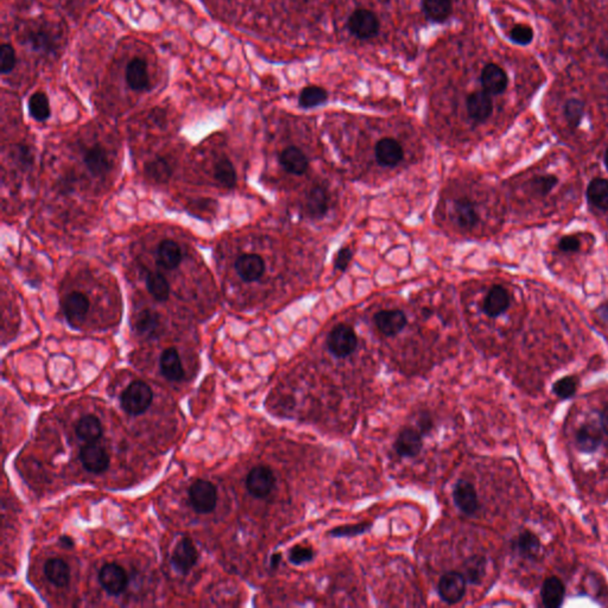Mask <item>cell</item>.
Returning a JSON list of instances; mask_svg holds the SVG:
<instances>
[{
  "label": "cell",
  "mask_w": 608,
  "mask_h": 608,
  "mask_svg": "<svg viewBox=\"0 0 608 608\" xmlns=\"http://www.w3.org/2000/svg\"><path fill=\"white\" fill-rule=\"evenodd\" d=\"M420 427L423 432H430L432 428V420L429 417H422L420 420Z\"/></svg>",
  "instance_id": "obj_50"
},
{
  "label": "cell",
  "mask_w": 608,
  "mask_h": 608,
  "mask_svg": "<svg viewBox=\"0 0 608 608\" xmlns=\"http://www.w3.org/2000/svg\"><path fill=\"white\" fill-rule=\"evenodd\" d=\"M61 545H64V547H73L74 545V542H73L72 538L68 536H62L60 538Z\"/></svg>",
  "instance_id": "obj_52"
},
{
  "label": "cell",
  "mask_w": 608,
  "mask_h": 608,
  "mask_svg": "<svg viewBox=\"0 0 608 608\" xmlns=\"http://www.w3.org/2000/svg\"><path fill=\"white\" fill-rule=\"evenodd\" d=\"M327 347L334 357L347 358L357 349V334L352 327L340 323L329 332Z\"/></svg>",
  "instance_id": "obj_2"
},
{
  "label": "cell",
  "mask_w": 608,
  "mask_h": 608,
  "mask_svg": "<svg viewBox=\"0 0 608 608\" xmlns=\"http://www.w3.org/2000/svg\"><path fill=\"white\" fill-rule=\"evenodd\" d=\"M486 571V559L482 556H473L465 564V578L467 581L477 585L484 578Z\"/></svg>",
  "instance_id": "obj_38"
},
{
  "label": "cell",
  "mask_w": 608,
  "mask_h": 608,
  "mask_svg": "<svg viewBox=\"0 0 608 608\" xmlns=\"http://www.w3.org/2000/svg\"><path fill=\"white\" fill-rule=\"evenodd\" d=\"M601 428L604 430V434L608 435V404L604 406V410L600 413Z\"/></svg>",
  "instance_id": "obj_49"
},
{
  "label": "cell",
  "mask_w": 608,
  "mask_h": 608,
  "mask_svg": "<svg viewBox=\"0 0 608 608\" xmlns=\"http://www.w3.org/2000/svg\"><path fill=\"white\" fill-rule=\"evenodd\" d=\"M599 312H600L601 316H602L604 319L608 320V303L604 304V307H601Z\"/></svg>",
  "instance_id": "obj_54"
},
{
  "label": "cell",
  "mask_w": 608,
  "mask_h": 608,
  "mask_svg": "<svg viewBox=\"0 0 608 608\" xmlns=\"http://www.w3.org/2000/svg\"><path fill=\"white\" fill-rule=\"evenodd\" d=\"M556 183H557V178L556 177L543 176L535 180L533 186L537 192L541 193V194H547V193L550 192L555 187Z\"/></svg>",
  "instance_id": "obj_46"
},
{
  "label": "cell",
  "mask_w": 608,
  "mask_h": 608,
  "mask_svg": "<svg viewBox=\"0 0 608 608\" xmlns=\"http://www.w3.org/2000/svg\"><path fill=\"white\" fill-rule=\"evenodd\" d=\"M578 451L586 454L597 451L602 442V434L594 425H583L578 428L575 436Z\"/></svg>",
  "instance_id": "obj_25"
},
{
  "label": "cell",
  "mask_w": 608,
  "mask_h": 608,
  "mask_svg": "<svg viewBox=\"0 0 608 608\" xmlns=\"http://www.w3.org/2000/svg\"><path fill=\"white\" fill-rule=\"evenodd\" d=\"M580 248V241L578 238L575 237H564L562 241H559V248L564 252L578 251Z\"/></svg>",
  "instance_id": "obj_48"
},
{
  "label": "cell",
  "mask_w": 608,
  "mask_h": 608,
  "mask_svg": "<svg viewBox=\"0 0 608 608\" xmlns=\"http://www.w3.org/2000/svg\"><path fill=\"white\" fill-rule=\"evenodd\" d=\"M370 528H371V524H359V525L341 526V528H336V529L332 530L331 536H355V535H360V533H366V531H367Z\"/></svg>",
  "instance_id": "obj_45"
},
{
  "label": "cell",
  "mask_w": 608,
  "mask_h": 608,
  "mask_svg": "<svg viewBox=\"0 0 608 608\" xmlns=\"http://www.w3.org/2000/svg\"><path fill=\"white\" fill-rule=\"evenodd\" d=\"M481 86L490 95H503L509 85V78L503 68L496 63L485 66L480 75Z\"/></svg>",
  "instance_id": "obj_11"
},
{
  "label": "cell",
  "mask_w": 608,
  "mask_h": 608,
  "mask_svg": "<svg viewBox=\"0 0 608 608\" xmlns=\"http://www.w3.org/2000/svg\"><path fill=\"white\" fill-rule=\"evenodd\" d=\"M352 258H353V251L351 248H341L335 258V269L339 271H345Z\"/></svg>",
  "instance_id": "obj_47"
},
{
  "label": "cell",
  "mask_w": 608,
  "mask_h": 608,
  "mask_svg": "<svg viewBox=\"0 0 608 608\" xmlns=\"http://www.w3.org/2000/svg\"><path fill=\"white\" fill-rule=\"evenodd\" d=\"M188 493L190 505L197 513H209L217 506V488L209 481L196 480L189 487Z\"/></svg>",
  "instance_id": "obj_3"
},
{
  "label": "cell",
  "mask_w": 608,
  "mask_h": 608,
  "mask_svg": "<svg viewBox=\"0 0 608 608\" xmlns=\"http://www.w3.org/2000/svg\"><path fill=\"white\" fill-rule=\"evenodd\" d=\"M236 271L239 277L245 282L252 283L260 281L265 274V262L258 255H243L236 260Z\"/></svg>",
  "instance_id": "obj_14"
},
{
  "label": "cell",
  "mask_w": 608,
  "mask_h": 608,
  "mask_svg": "<svg viewBox=\"0 0 608 608\" xmlns=\"http://www.w3.org/2000/svg\"><path fill=\"white\" fill-rule=\"evenodd\" d=\"M514 549L524 559H535L541 554V541L535 533L525 530L519 533V536L517 537V540L514 542Z\"/></svg>",
  "instance_id": "obj_29"
},
{
  "label": "cell",
  "mask_w": 608,
  "mask_h": 608,
  "mask_svg": "<svg viewBox=\"0 0 608 608\" xmlns=\"http://www.w3.org/2000/svg\"><path fill=\"white\" fill-rule=\"evenodd\" d=\"M135 326V329L142 336L152 338L159 331L161 322H159V317L156 312H151V310H143V312H139L138 316H137Z\"/></svg>",
  "instance_id": "obj_32"
},
{
  "label": "cell",
  "mask_w": 608,
  "mask_h": 608,
  "mask_svg": "<svg viewBox=\"0 0 608 608\" xmlns=\"http://www.w3.org/2000/svg\"><path fill=\"white\" fill-rule=\"evenodd\" d=\"M576 390H578V380L575 377H564L552 385V391L559 399H571L576 394Z\"/></svg>",
  "instance_id": "obj_40"
},
{
  "label": "cell",
  "mask_w": 608,
  "mask_h": 608,
  "mask_svg": "<svg viewBox=\"0 0 608 608\" xmlns=\"http://www.w3.org/2000/svg\"><path fill=\"white\" fill-rule=\"evenodd\" d=\"M159 367L162 375L170 382H181L184 378L183 365L176 348L170 347L163 351L159 359Z\"/></svg>",
  "instance_id": "obj_20"
},
{
  "label": "cell",
  "mask_w": 608,
  "mask_h": 608,
  "mask_svg": "<svg viewBox=\"0 0 608 608\" xmlns=\"http://www.w3.org/2000/svg\"><path fill=\"white\" fill-rule=\"evenodd\" d=\"M16 51L10 44H3L0 48V72L8 74L16 67Z\"/></svg>",
  "instance_id": "obj_43"
},
{
  "label": "cell",
  "mask_w": 608,
  "mask_h": 608,
  "mask_svg": "<svg viewBox=\"0 0 608 608\" xmlns=\"http://www.w3.org/2000/svg\"><path fill=\"white\" fill-rule=\"evenodd\" d=\"M510 305V296L503 286H493L485 297L482 309L490 317H497L506 312Z\"/></svg>",
  "instance_id": "obj_22"
},
{
  "label": "cell",
  "mask_w": 608,
  "mask_h": 608,
  "mask_svg": "<svg viewBox=\"0 0 608 608\" xmlns=\"http://www.w3.org/2000/svg\"><path fill=\"white\" fill-rule=\"evenodd\" d=\"M197 559H199V552L196 550L194 542L188 537H183L177 542L176 547L174 549L171 564L176 571L186 575L188 574L197 564Z\"/></svg>",
  "instance_id": "obj_6"
},
{
  "label": "cell",
  "mask_w": 608,
  "mask_h": 608,
  "mask_svg": "<svg viewBox=\"0 0 608 608\" xmlns=\"http://www.w3.org/2000/svg\"><path fill=\"white\" fill-rule=\"evenodd\" d=\"M375 324L378 331L385 336H394L401 333L406 328L408 319L402 310L390 309V310H382L375 315Z\"/></svg>",
  "instance_id": "obj_12"
},
{
  "label": "cell",
  "mask_w": 608,
  "mask_h": 608,
  "mask_svg": "<svg viewBox=\"0 0 608 608\" xmlns=\"http://www.w3.org/2000/svg\"><path fill=\"white\" fill-rule=\"evenodd\" d=\"M154 399V392L147 383L135 380L128 385L121 396V406L125 413L137 416L145 413Z\"/></svg>",
  "instance_id": "obj_1"
},
{
  "label": "cell",
  "mask_w": 608,
  "mask_h": 608,
  "mask_svg": "<svg viewBox=\"0 0 608 608\" xmlns=\"http://www.w3.org/2000/svg\"><path fill=\"white\" fill-rule=\"evenodd\" d=\"M467 112L475 121H487L493 112V102L491 95L485 90L474 92L467 99Z\"/></svg>",
  "instance_id": "obj_18"
},
{
  "label": "cell",
  "mask_w": 608,
  "mask_h": 608,
  "mask_svg": "<svg viewBox=\"0 0 608 608\" xmlns=\"http://www.w3.org/2000/svg\"><path fill=\"white\" fill-rule=\"evenodd\" d=\"M587 196L590 202L601 210H608V182L602 178H597L590 183L587 189Z\"/></svg>",
  "instance_id": "obj_33"
},
{
  "label": "cell",
  "mask_w": 608,
  "mask_h": 608,
  "mask_svg": "<svg viewBox=\"0 0 608 608\" xmlns=\"http://www.w3.org/2000/svg\"><path fill=\"white\" fill-rule=\"evenodd\" d=\"M585 113V105L578 99H571L568 100L564 107V116L567 119L568 124L576 128L581 123L582 116Z\"/></svg>",
  "instance_id": "obj_41"
},
{
  "label": "cell",
  "mask_w": 608,
  "mask_h": 608,
  "mask_svg": "<svg viewBox=\"0 0 608 608\" xmlns=\"http://www.w3.org/2000/svg\"><path fill=\"white\" fill-rule=\"evenodd\" d=\"M215 180L226 188H233L237 183V174L233 166L232 162L227 158H221L215 163Z\"/></svg>",
  "instance_id": "obj_37"
},
{
  "label": "cell",
  "mask_w": 608,
  "mask_h": 608,
  "mask_svg": "<svg viewBox=\"0 0 608 608\" xmlns=\"http://www.w3.org/2000/svg\"><path fill=\"white\" fill-rule=\"evenodd\" d=\"M80 460L90 473H102L109 466V454L98 442L86 443L80 451Z\"/></svg>",
  "instance_id": "obj_9"
},
{
  "label": "cell",
  "mask_w": 608,
  "mask_h": 608,
  "mask_svg": "<svg viewBox=\"0 0 608 608\" xmlns=\"http://www.w3.org/2000/svg\"><path fill=\"white\" fill-rule=\"evenodd\" d=\"M90 300L85 293L79 291L68 293L62 302V309L68 323L72 326H78L83 322L90 310Z\"/></svg>",
  "instance_id": "obj_10"
},
{
  "label": "cell",
  "mask_w": 608,
  "mask_h": 608,
  "mask_svg": "<svg viewBox=\"0 0 608 608\" xmlns=\"http://www.w3.org/2000/svg\"><path fill=\"white\" fill-rule=\"evenodd\" d=\"M376 159L380 166L394 168L401 164L404 158L402 144L394 138L380 139L375 147Z\"/></svg>",
  "instance_id": "obj_13"
},
{
  "label": "cell",
  "mask_w": 608,
  "mask_h": 608,
  "mask_svg": "<svg viewBox=\"0 0 608 608\" xmlns=\"http://www.w3.org/2000/svg\"><path fill=\"white\" fill-rule=\"evenodd\" d=\"M329 209V195L326 188L315 186L309 190L304 200V210L312 219H321Z\"/></svg>",
  "instance_id": "obj_17"
},
{
  "label": "cell",
  "mask_w": 608,
  "mask_h": 608,
  "mask_svg": "<svg viewBox=\"0 0 608 608\" xmlns=\"http://www.w3.org/2000/svg\"><path fill=\"white\" fill-rule=\"evenodd\" d=\"M147 288L151 296L157 300H166L170 296V286L166 278L158 272L147 274Z\"/></svg>",
  "instance_id": "obj_35"
},
{
  "label": "cell",
  "mask_w": 608,
  "mask_h": 608,
  "mask_svg": "<svg viewBox=\"0 0 608 608\" xmlns=\"http://www.w3.org/2000/svg\"><path fill=\"white\" fill-rule=\"evenodd\" d=\"M125 79L130 88L137 92L147 90L149 87V73H147V64L142 59H133L130 61L126 67Z\"/></svg>",
  "instance_id": "obj_24"
},
{
  "label": "cell",
  "mask_w": 608,
  "mask_h": 608,
  "mask_svg": "<svg viewBox=\"0 0 608 608\" xmlns=\"http://www.w3.org/2000/svg\"><path fill=\"white\" fill-rule=\"evenodd\" d=\"M145 174L150 177L151 180L156 181V182H166L171 175V169L164 159L157 158V159L147 163Z\"/></svg>",
  "instance_id": "obj_39"
},
{
  "label": "cell",
  "mask_w": 608,
  "mask_h": 608,
  "mask_svg": "<svg viewBox=\"0 0 608 608\" xmlns=\"http://www.w3.org/2000/svg\"><path fill=\"white\" fill-rule=\"evenodd\" d=\"M347 28L359 39H370L379 32V20L373 12L358 8L349 17Z\"/></svg>",
  "instance_id": "obj_4"
},
{
  "label": "cell",
  "mask_w": 608,
  "mask_h": 608,
  "mask_svg": "<svg viewBox=\"0 0 608 608\" xmlns=\"http://www.w3.org/2000/svg\"><path fill=\"white\" fill-rule=\"evenodd\" d=\"M453 499L458 510L466 514H474L479 509L477 490L470 481L458 480L454 486Z\"/></svg>",
  "instance_id": "obj_15"
},
{
  "label": "cell",
  "mask_w": 608,
  "mask_h": 608,
  "mask_svg": "<svg viewBox=\"0 0 608 608\" xmlns=\"http://www.w3.org/2000/svg\"><path fill=\"white\" fill-rule=\"evenodd\" d=\"M276 485L274 472L267 466H255L246 478V488L252 496L262 499L267 498Z\"/></svg>",
  "instance_id": "obj_5"
},
{
  "label": "cell",
  "mask_w": 608,
  "mask_h": 608,
  "mask_svg": "<svg viewBox=\"0 0 608 608\" xmlns=\"http://www.w3.org/2000/svg\"><path fill=\"white\" fill-rule=\"evenodd\" d=\"M29 112L35 121H44L49 119L51 109H50L48 97L42 92H37L31 95V98L29 99Z\"/></svg>",
  "instance_id": "obj_36"
},
{
  "label": "cell",
  "mask_w": 608,
  "mask_h": 608,
  "mask_svg": "<svg viewBox=\"0 0 608 608\" xmlns=\"http://www.w3.org/2000/svg\"><path fill=\"white\" fill-rule=\"evenodd\" d=\"M314 555H315L314 550L310 547L297 545L290 550L289 561L295 566H300V564L310 562L314 559Z\"/></svg>",
  "instance_id": "obj_44"
},
{
  "label": "cell",
  "mask_w": 608,
  "mask_h": 608,
  "mask_svg": "<svg viewBox=\"0 0 608 608\" xmlns=\"http://www.w3.org/2000/svg\"><path fill=\"white\" fill-rule=\"evenodd\" d=\"M183 253L180 245L171 239L162 241L157 248L158 264L166 270H174L180 265Z\"/></svg>",
  "instance_id": "obj_26"
},
{
  "label": "cell",
  "mask_w": 608,
  "mask_h": 608,
  "mask_svg": "<svg viewBox=\"0 0 608 608\" xmlns=\"http://www.w3.org/2000/svg\"><path fill=\"white\" fill-rule=\"evenodd\" d=\"M533 28L525 24H518L512 28L510 32L511 41L518 45H529L533 39Z\"/></svg>",
  "instance_id": "obj_42"
},
{
  "label": "cell",
  "mask_w": 608,
  "mask_h": 608,
  "mask_svg": "<svg viewBox=\"0 0 608 608\" xmlns=\"http://www.w3.org/2000/svg\"><path fill=\"white\" fill-rule=\"evenodd\" d=\"M422 436L415 429H403L394 443L397 454L403 458H413L422 451Z\"/></svg>",
  "instance_id": "obj_21"
},
{
  "label": "cell",
  "mask_w": 608,
  "mask_h": 608,
  "mask_svg": "<svg viewBox=\"0 0 608 608\" xmlns=\"http://www.w3.org/2000/svg\"><path fill=\"white\" fill-rule=\"evenodd\" d=\"M455 219L458 225L463 229H470L477 224L479 220L477 208L473 202L468 200L461 199L455 202L454 206Z\"/></svg>",
  "instance_id": "obj_31"
},
{
  "label": "cell",
  "mask_w": 608,
  "mask_h": 608,
  "mask_svg": "<svg viewBox=\"0 0 608 608\" xmlns=\"http://www.w3.org/2000/svg\"><path fill=\"white\" fill-rule=\"evenodd\" d=\"M75 432L86 443L98 442L102 435V422L95 415H86L76 423Z\"/></svg>",
  "instance_id": "obj_28"
},
{
  "label": "cell",
  "mask_w": 608,
  "mask_h": 608,
  "mask_svg": "<svg viewBox=\"0 0 608 608\" xmlns=\"http://www.w3.org/2000/svg\"><path fill=\"white\" fill-rule=\"evenodd\" d=\"M422 8L425 17L434 23L446 22L451 15V0H423Z\"/></svg>",
  "instance_id": "obj_30"
},
{
  "label": "cell",
  "mask_w": 608,
  "mask_h": 608,
  "mask_svg": "<svg viewBox=\"0 0 608 608\" xmlns=\"http://www.w3.org/2000/svg\"><path fill=\"white\" fill-rule=\"evenodd\" d=\"M466 580L465 575L451 571L447 574L443 575L439 582V595L444 602L449 604H454L458 601H461L466 594Z\"/></svg>",
  "instance_id": "obj_8"
},
{
  "label": "cell",
  "mask_w": 608,
  "mask_h": 608,
  "mask_svg": "<svg viewBox=\"0 0 608 608\" xmlns=\"http://www.w3.org/2000/svg\"><path fill=\"white\" fill-rule=\"evenodd\" d=\"M604 163H606V166H607L608 168V149L607 151H606V154H604Z\"/></svg>",
  "instance_id": "obj_55"
},
{
  "label": "cell",
  "mask_w": 608,
  "mask_h": 608,
  "mask_svg": "<svg viewBox=\"0 0 608 608\" xmlns=\"http://www.w3.org/2000/svg\"><path fill=\"white\" fill-rule=\"evenodd\" d=\"M279 163L286 173L300 176L307 173L309 161L303 151L296 147H289L279 154Z\"/></svg>",
  "instance_id": "obj_19"
},
{
  "label": "cell",
  "mask_w": 608,
  "mask_h": 608,
  "mask_svg": "<svg viewBox=\"0 0 608 608\" xmlns=\"http://www.w3.org/2000/svg\"><path fill=\"white\" fill-rule=\"evenodd\" d=\"M99 582L106 593L119 595L128 585V576L124 568L116 564H107L99 573Z\"/></svg>",
  "instance_id": "obj_7"
},
{
  "label": "cell",
  "mask_w": 608,
  "mask_h": 608,
  "mask_svg": "<svg viewBox=\"0 0 608 608\" xmlns=\"http://www.w3.org/2000/svg\"><path fill=\"white\" fill-rule=\"evenodd\" d=\"M542 601L545 607L559 608L564 604L566 587L557 576L547 578L542 585Z\"/></svg>",
  "instance_id": "obj_23"
},
{
  "label": "cell",
  "mask_w": 608,
  "mask_h": 608,
  "mask_svg": "<svg viewBox=\"0 0 608 608\" xmlns=\"http://www.w3.org/2000/svg\"><path fill=\"white\" fill-rule=\"evenodd\" d=\"M282 559V556L279 555V554H274L272 557H271V568L272 569H276L278 567V564H279V561Z\"/></svg>",
  "instance_id": "obj_51"
},
{
  "label": "cell",
  "mask_w": 608,
  "mask_h": 608,
  "mask_svg": "<svg viewBox=\"0 0 608 608\" xmlns=\"http://www.w3.org/2000/svg\"><path fill=\"white\" fill-rule=\"evenodd\" d=\"M600 55L601 57L604 59V62L608 64V44L602 48V50L600 51Z\"/></svg>",
  "instance_id": "obj_53"
},
{
  "label": "cell",
  "mask_w": 608,
  "mask_h": 608,
  "mask_svg": "<svg viewBox=\"0 0 608 608\" xmlns=\"http://www.w3.org/2000/svg\"><path fill=\"white\" fill-rule=\"evenodd\" d=\"M328 93L322 87L308 86L300 92L298 105L302 109H314L327 102Z\"/></svg>",
  "instance_id": "obj_34"
},
{
  "label": "cell",
  "mask_w": 608,
  "mask_h": 608,
  "mask_svg": "<svg viewBox=\"0 0 608 608\" xmlns=\"http://www.w3.org/2000/svg\"><path fill=\"white\" fill-rule=\"evenodd\" d=\"M44 574L54 586L66 587L71 580V569L63 559H49L44 564Z\"/></svg>",
  "instance_id": "obj_27"
},
{
  "label": "cell",
  "mask_w": 608,
  "mask_h": 608,
  "mask_svg": "<svg viewBox=\"0 0 608 608\" xmlns=\"http://www.w3.org/2000/svg\"><path fill=\"white\" fill-rule=\"evenodd\" d=\"M83 162L95 176H105L111 170V159L102 144H95L85 150Z\"/></svg>",
  "instance_id": "obj_16"
}]
</instances>
